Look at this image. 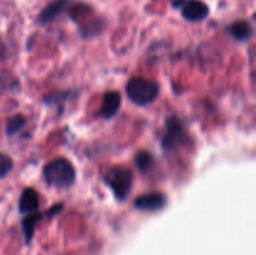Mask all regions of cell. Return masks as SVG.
Listing matches in <instances>:
<instances>
[{
  "mask_svg": "<svg viewBox=\"0 0 256 255\" xmlns=\"http://www.w3.org/2000/svg\"><path fill=\"white\" fill-rule=\"evenodd\" d=\"M8 55V49H6V45L4 42H0V60H4Z\"/></svg>",
  "mask_w": 256,
  "mask_h": 255,
  "instance_id": "cell-18",
  "label": "cell"
},
{
  "mask_svg": "<svg viewBox=\"0 0 256 255\" xmlns=\"http://www.w3.org/2000/svg\"><path fill=\"white\" fill-rule=\"evenodd\" d=\"M70 95V92H54L52 94L46 95L44 99L45 102H48L49 105H59L62 102H65L68 99V96Z\"/></svg>",
  "mask_w": 256,
  "mask_h": 255,
  "instance_id": "cell-14",
  "label": "cell"
},
{
  "mask_svg": "<svg viewBox=\"0 0 256 255\" xmlns=\"http://www.w3.org/2000/svg\"><path fill=\"white\" fill-rule=\"evenodd\" d=\"M128 98L139 106H146L158 99L160 88L152 80L144 78H132L126 84Z\"/></svg>",
  "mask_w": 256,
  "mask_h": 255,
  "instance_id": "cell-3",
  "label": "cell"
},
{
  "mask_svg": "<svg viewBox=\"0 0 256 255\" xmlns=\"http://www.w3.org/2000/svg\"><path fill=\"white\" fill-rule=\"evenodd\" d=\"M89 12H90V8L88 6V5L78 4L69 10V15L72 16V20L79 22V20L82 19V18H84Z\"/></svg>",
  "mask_w": 256,
  "mask_h": 255,
  "instance_id": "cell-15",
  "label": "cell"
},
{
  "mask_svg": "<svg viewBox=\"0 0 256 255\" xmlns=\"http://www.w3.org/2000/svg\"><path fill=\"white\" fill-rule=\"evenodd\" d=\"M42 178L49 186L68 189L72 186L76 179L75 168L65 158H56L48 162L42 169Z\"/></svg>",
  "mask_w": 256,
  "mask_h": 255,
  "instance_id": "cell-1",
  "label": "cell"
},
{
  "mask_svg": "<svg viewBox=\"0 0 256 255\" xmlns=\"http://www.w3.org/2000/svg\"><path fill=\"white\" fill-rule=\"evenodd\" d=\"M135 165H136L138 170L142 172H148L154 168L155 159L152 154H150L146 150H142L135 155Z\"/></svg>",
  "mask_w": 256,
  "mask_h": 255,
  "instance_id": "cell-12",
  "label": "cell"
},
{
  "mask_svg": "<svg viewBox=\"0 0 256 255\" xmlns=\"http://www.w3.org/2000/svg\"><path fill=\"white\" fill-rule=\"evenodd\" d=\"M12 160L5 154H0V179L6 176L12 169Z\"/></svg>",
  "mask_w": 256,
  "mask_h": 255,
  "instance_id": "cell-16",
  "label": "cell"
},
{
  "mask_svg": "<svg viewBox=\"0 0 256 255\" xmlns=\"http://www.w3.org/2000/svg\"><path fill=\"white\" fill-rule=\"evenodd\" d=\"M168 199L162 192H150V194L140 195L134 202L135 209L142 212H159L164 209Z\"/></svg>",
  "mask_w": 256,
  "mask_h": 255,
  "instance_id": "cell-6",
  "label": "cell"
},
{
  "mask_svg": "<svg viewBox=\"0 0 256 255\" xmlns=\"http://www.w3.org/2000/svg\"><path fill=\"white\" fill-rule=\"evenodd\" d=\"M70 0H54L52 2H50L49 5L44 8L42 10V12L38 16V22L40 24H48V22H52V20L56 19L65 9H66L68 4H69Z\"/></svg>",
  "mask_w": 256,
  "mask_h": 255,
  "instance_id": "cell-8",
  "label": "cell"
},
{
  "mask_svg": "<svg viewBox=\"0 0 256 255\" xmlns=\"http://www.w3.org/2000/svg\"><path fill=\"white\" fill-rule=\"evenodd\" d=\"M62 206H64V205L62 204H56V205H52V208H50L49 210H48L46 212V215L48 216H54V215H56V214H59L60 212H62Z\"/></svg>",
  "mask_w": 256,
  "mask_h": 255,
  "instance_id": "cell-17",
  "label": "cell"
},
{
  "mask_svg": "<svg viewBox=\"0 0 256 255\" xmlns=\"http://www.w3.org/2000/svg\"><path fill=\"white\" fill-rule=\"evenodd\" d=\"M229 32L235 40L238 42H248V40L252 39V34H254V30H252V24L246 20H238L234 22L229 26Z\"/></svg>",
  "mask_w": 256,
  "mask_h": 255,
  "instance_id": "cell-10",
  "label": "cell"
},
{
  "mask_svg": "<svg viewBox=\"0 0 256 255\" xmlns=\"http://www.w3.org/2000/svg\"><path fill=\"white\" fill-rule=\"evenodd\" d=\"M25 124H26V119L22 115H14V116L8 119L6 125H5V132H6L8 136H12L18 132H20Z\"/></svg>",
  "mask_w": 256,
  "mask_h": 255,
  "instance_id": "cell-13",
  "label": "cell"
},
{
  "mask_svg": "<svg viewBox=\"0 0 256 255\" xmlns=\"http://www.w3.org/2000/svg\"><path fill=\"white\" fill-rule=\"evenodd\" d=\"M104 182L114 194L118 202H122L129 196L134 184V174L124 166H112L105 172Z\"/></svg>",
  "mask_w": 256,
  "mask_h": 255,
  "instance_id": "cell-2",
  "label": "cell"
},
{
  "mask_svg": "<svg viewBox=\"0 0 256 255\" xmlns=\"http://www.w3.org/2000/svg\"><path fill=\"white\" fill-rule=\"evenodd\" d=\"M188 134L184 124L179 118L170 116L166 120V130L162 136V146L165 152H174L178 148L186 144Z\"/></svg>",
  "mask_w": 256,
  "mask_h": 255,
  "instance_id": "cell-4",
  "label": "cell"
},
{
  "mask_svg": "<svg viewBox=\"0 0 256 255\" xmlns=\"http://www.w3.org/2000/svg\"><path fill=\"white\" fill-rule=\"evenodd\" d=\"M39 209V196L38 192L32 188H26L22 190L19 199V212L22 214H32L36 212Z\"/></svg>",
  "mask_w": 256,
  "mask_h": 255,
  "instance_id": "cell-9",
  "label": "cell"
},
{
  "mask_svg": "<svg viewBox=\"0 0 256 255\" xmlns=\"http://www.w3.org/2000/svg\"><path fill=\"white\" fill-rule=\"evenodd\" d=\"M42 216V214H40V212H32V214H26L24 219H22V235H24V239L26 244H30V242H32L35 232V226H36L38 222H40Z\"/></svg>",
  "mask_w": 256,
  "mask_h": 255,
  "instance_id": "cell-11",
  "label": "cell"
},
{
  "mask_svg": "<svg viewBox=\"0 0 256 255\" xmlns=\"http://www.w3.org/2000/svg\"><path fill=\"white\" fill-rule=\"evenodd\" d=\"M120 106H122V96H120L119 92H108L104 95V99H102L99 115L106 120L112 119L119 112Z\"/></svg>",
  "mask_w": 256,
  "mask_h": 255,
  "instance_id": "cell-7",
  "label": "cell"
},
{
  "mask_svg": "<svg viewBox=\"0 0 256 255\" xmlns=\"http://www.w3.org/2000/svg\"><path fill=\"white\" fill-rule=\"evenodd\" d=\"M182 14L188 22H202L209 15V6L202 0H185L182 5Z\"/></svg>",
  "mask_w": 256,
  "mask_h": 255,
  "instance_id": "cell-5",
  "label": "cell"
}]
</instances>
